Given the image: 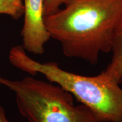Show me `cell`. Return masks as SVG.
I'll return each mask as SVG.
<instances>
[{
    "label": "cell",
    "instance_id": "cell-1",
    "mask_svg": "<svg viewBox=\"0 0 122 122\" xmlns=\"http://www.w3.org/2000/svg\"><path fill=\"white\" fill-rule=\"evenodd\" d=\"M122 16V0H69L65 7L44 17L50 38L66 57L97 64L111 52L115 27Z\"/></svg>",
    "mask_w": 122,
    "mask_h": 122
},
{
    "label": "cell",
    "instance_id": "cell-3",
    "mask_svg": "<svg viewBox=\"0 0 122 122\" xmlns=\"http://www.w3.org/2000/svg\"><path fill=\"white\" fill-rule=\"evenodd\" d=\"M0 84L14 93L18 111L28 122H101L56 84L32 77L13 80L0 76Z\"/></svg>",
    "mask_w": 122,
    "mask_h": 122
},
{
    "label": "cell",
    "instance_id": "cell-6",
    "mask_svg": "<svg viewBox=\"0 0 122 122\" xmlns=\"http://www.w3.org/2000/svg\"><path fill=\"white\" fill-rule=\"evenodd\" d=\"M24 5L22 0H0V15H6L18 20L23 15Z\"/></svg>",
    "mask_w": 122,
    "mask_h": 122
},
{
    "label": "cell",
    "instance_id": "cell-4",
    "mask_svg": "<svg viewBox=\"0 0 122 122\" xmlns=\"http://www.w3.org/2000/svg\"><path fill=\"white\" fill-rule=\"evenodd\" d=\"M22 46L27 52L41 55L50 36L44 22V0H23Z\"/></svg>",
    "mask_w": 122,
    "mask_h": 122
},
{
    "label": "cell",
    "instance_id": "cell-5",
    "mask_svg": "<svg viewBox=\"0 0 122 122\" xmlns=\"http://www.w3.org/2000/svg\"><path fill=\"white\" fill-rule=\"evenodd\" d=\"M111 52L110 62L101 74L120 84L122 83V16L114 30Z\"/></svg>",
    "mask_w": 122,
    "mask_h": 122
},
{
    "label": "cell",
    "instance_id": "cell-2",
    "mask_svg": "<svg viewBox=\"0 0 122 122\" xmlns=\"http://www.w3.org/2000/svg\"><path fill=\"white\" fill-rule=\"evenodd\" d=\"M9 59L15 67L31 75H43L89 108L101 122H122V88L102 74L81 75L62 69L56 62L40 63L29 57L22 45L10 49Z\"/></svg>",
    "mask_w": 122,
    "mask_h": 122
},
{
    "label": "cell",
    "instance_id": "cell-8",
    "mask_svg": "<svg viewBox=\"0 0 122 122\" xmlns=\"http://www.w3.org/2000/svg\"><path fill=\"white\" fill-rule=\"evenodd\" d=\"M0 122H9L6 115L5 109L1 105H0Z\"/></svg>",
    "mask_w": 122,
    "mask_h": 122
},
{
    "label": "cell",
    "instance_id": "cell-7",
    "mask_svg": "<svg viewBox=\"0 0 122 122\" xmlns=\"http://www.w3.org/2000/svg\"><path fill=\"white\" fill-rule=\"evenodd\" d=\"M69 0H44V16L56 13L62 5H65Z\"/></svg>",
    "mask_w": 122,
    "mask_h": 122
}]
</instances>
